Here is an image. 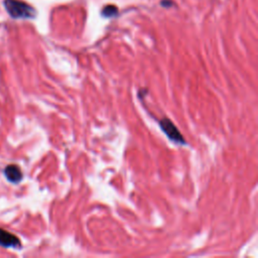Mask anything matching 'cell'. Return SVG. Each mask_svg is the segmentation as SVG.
<instances>
[{"instance_id": "obj_3", "label": "cell", "mask_w": 258, "mask_h": 258, "mask_svg": "<svg viewBox=\"0 0 258 258\" xmlns=\"http://www.w3.org/2000/svg\"><path fill=\"white\" fill-rule=\"evenodd\" d=\"M0 246L5 248L21 249L22 242L18 236L0 228Z\"/></svg>"}, {"instance_id": "obj_2", "label": "cell", "mask_w": 258, "mask_h": 258, "mask_svg": "<svg viewBox=\"0 0 258 258\" xmlns=\"http://www.w3.org/2000/svg\"><path fill=\"white\" fill-rule=\"evenodd\" d=\"M160 126L162 131L165 133V135L171 140L173 143L177 145H186V141L184 140L182 134L179 132V129L176 127V125L168 118L162 119L160 121Z\"/></svg>"}, {"instance_id": "obj_6", "label": "cell", "mask_w": 258, "mask_h": 258, "mask_svg": "<svg viewBox=\"0 0 258 258\" xmlns=\"http://www.w3.org/2000/svg\"><path fill=\"white\" fill-rule=\"evenodd\" d=\"M162 6L169 8V7H172V6H173V3L171 2V0H163V2H162Z\"/></svg>"}, {"instance_id": "obj_5", "label": "cell", "mask_w": 258, "mask_h": 258, "mask_svg": "<svg viewBox=\"0 0 258 258\" xmlns=\"http://www.w3.org/2000/svg\"><path fill=\"white\" fill-rule=\"evenodd\" d=\"M117 14H118V9L113 5L106 6L102 11V15L105 18H113L117 16Z\"/></svg>"}, {"instance_id": "obj_4", "label": "cell", "mask_w": 258, "mask_h": 258, "mask_svg": "<svg viewBox=\"0 0 258 258\" xmlns=\"http://www.w3.org/2000/svg\"><path fill=\"white\" fill-rule=\"evenodd\" d=\"M4 174L7 178V180L15 185L20 184L23 181L24 178V174L21 170V168L17 165H9L8 167H6Z\"/></svg>"}, {"instance_id": "obj_1", "label": "cell", "mask_w": 258, "mask_h": 258, "mask_svg": "<svg viewBox=\"0 0 258 258\" xmlns=\"http://www.w3.org/2000/svg\"><path fill=\"white\" fill-rule=\"evenodd\" d=\"M4 6L14 20H33L37 17V11L22 0H5Z\"/></svg>"}]
</instances>
